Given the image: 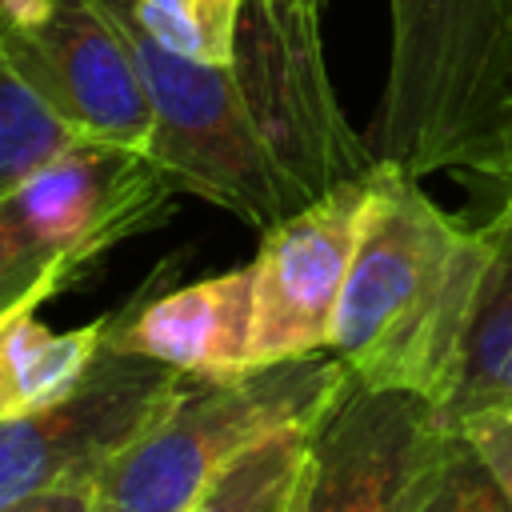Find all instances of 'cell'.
Wrapping results in <instances>:
<instances>
[{
	"mask_svg": "<svg viewBox=\"0 0 512 512\" xmlns=\"http://www.w3.org/2000/svg\"><path fill=\"white\" fill-rule=\"evenodd\" d=\"M488 260L484 224L448 216L412 172L376 160L328 352L364 388H400L444 408Z\"/></svg>",
	"mask_w": 512,
	"mask_h": 512,
	"instance_id": "obj_1",
	"label": "cell"
},
{
	"mask_svg": "<svg viewBox=\"0 0 512 512\" xmlns=\"http://www.w3.org/2000/svg\"><path fill=\"white\" fill-rule=\"evenodd\" d=\"M392 52L368 148L420 176L512 192V0H388ZM500 208V204H496Z\"/></svg>",
	"mask_w": 512,
	"mask_h": 512,
	"instance_id": "obj_2",
	"label": "cell"
},
{
	"mask_svg": "<svg viewBox=\"0 0 512 512\" xmlns=\"http://www.w3.org/2000/svg\"><path fill=\"white\" fill-rule=\"evenodd\" d=\"M352 384L332 352L236 376H184L164 408L96 472L88 512H180L264 436L320 424Z\"/></svg>",
	"mask_w": 512,
	"mask_h": 512,
	"instance_id": "obj_3",
	"label": "cell"
},
{
	"mask_svg": "<svg viewBox=\"0 0 512 512\" xmlns=\"http://www.w3.org/2000/svg\"><path fill=\"white\" fill-rule=\"evenodd\" d=\"M104 8L120 24L148 92V156L176 192H192L256 232L308 204L256 128L232 64H200L160 48L136 24L128 0H104Z\"/></svg>",
	"mask_w": 512,
	"mask_h": 512,
	"instance_id": "obj_4",
	"label": "cell"
},
{
	"mask_svg": "<svg viewBox=\"0 0 512 512\" xmlns=\"http://www.w3.org/2000/svg\"><path fill=\"white\" fill-rule=\"evenodd\" d=\"M328 0H244L232 72L292 184L320 192L364 176L376 156L352 132L324 60Z\"/></svg>",
	"mask_w": 512,
	"mask_h": 512,
	"instance_id": "obj_5",
	"label": "cell"
},
{
	"mask_svg": "<svg viewBox=\"0 0 512 512\" xmlns=\"http://www.w3.org/2000/svg\"><path fill=\"white\" fill-rule=\"evenodd\" d=\"M0 60L80 140L148 152V92L104 0H0Z\"/></svg>",
	"mask_w": 512,
	"mask_h": 512,
	"instance_id": "obj_6",
	"label": "cell"
},
{
	"mask_svg": "<svg viewBox=\"0 0 512 512\" xmlns=\"http://www.w3.org/2000/svg\"><path fill=\"white\" fill-rule=\"evenodd\" d=\"M180 384L184 372L104 344L68 396L0 424V508L48 488L92 484Z\"/></svg>",
	"mask_w": 512,
	"mask_h": 512,
	"instance_id": "obj_7",
	"label": "cell"
},
{
	"mask_svg": "<svg viewBox=\"0 0 512 512\" xmlns=\"http://www.w3.org/2000/svg\"><path fill=\"white\" fill-rule=\"evenodd\" d=\"M448 440L452 424L432 400L352 384L316 428L288 512H412Z\"/></svg>",
	"mask_w": 512,
	"mask_h": 512,
	"instance_id": "obj_8",
	"label": "cell"
},
{
	"mask_svg": "<svg viewBox=\"0 0 512 512\" xmlns=\"http://www.w3.org/2000/svg\"><path fill=\"white\" fill-rule=\"evenodd\" d=\"M172 180L140 148L72 140L20 180L0 208L48 256L84 272L120 240L156 228L172 204Z\"/></svg>",
	"mask_w": 512,
	"mask_h": 512,
	"instance_id": "obj_9",
	"label": "cell"
},
{
	"mask_svg": "<svg viewBox=\"0 0 512 512\" xmlns=\"http://www.w3.org/2000/svg\"><path fill=\"white\" fill-rule=\"evenodd\" d=\"M364 176L320 192L260 232L252 260V368L328 352L360 228Z\"/></svg>",
	"mask_w": 512,
	"mask_h": 512,
	"instance_id": "obj_10",
	"label": "cell"
},
{
	"mask_svg": "<svg viewBox=\"0 0 512 512\" xmlns=\"http://www.w3.org/2000/svg\"><path fill=\"white\" fill-rule=\"evenodd\" d=\"M104 344L184 376H236L252 368V264L168 292H140L112 312Z\"/></svg>",
	"mask_w": 512,
	"mask_h": 512,
	"instance_id": "obj_11",
	"label": "cell"
},
{
	"mask_svg": "<svg viewBox=\"0 0 512 512\" xmlns=\"http://www.w3.org/2000/svg\"><path fill=\"white\" fill-rule=\"evenodd\" d=\"M108 320L112 312L84 328L52 332L36 320V304L0 312V424L68 396L96 364Z\"/></svg>",
	"mask_w": 512,
	"mask_h": 512,
	"instance_id": "obj_12",
	"label": "cell"
},
{
	"mask_svg": "<svg viewBox=\"0 0 512 512\" xmlns=\"http://www.w3.org/2000/svg\"><path fill=\"white\" fill-rule=\"evenodd\" d=\"M492 260L468 324L460 380L440 408L448 424L472 412H512V220L488 216Z\"/></svg>",
	"mask_w": 512,
	"mask_h": 512,
	"instance_id": "obj_13",
	"label": "cell"
},
{
	"mask_svg": "<svg viewBox=\"0 0 512 512\" xmlns=\"http://www.w3.org/2000/svg\"><path fill=\"white\" fill-rule=\"evenodd\" d=\"M320 424H296L264 436L180 512H288L304 484Z\"/></svg>",
	"mask_w": 512,
	"mask_h": 512,
	"instance_id": "obj_14",
	"label": "cell"
},
{
	"mask_svg": "<svg viewBox=\"0 0 512 512\" xmlns=\"http://www.w3.org/2000/svg\"><path fill=\"white\" fill-rule=\"evenodd\" d=\"M72 140L80 136L0 60V200Z\"/></svg>",
	"mask_w": 512,
	"mask_h": 512,
	"instance_id": "obj_15",
	"label": "cell"
},
{
	"mask_svg": "<svg viewBox=\"0 0 512 512\" xmlns=\"http://www.w3.org/2000/svg\"><path fill=\"white\" fill-rule=\"evenodd\" d=\"M136 24L168 52L200 64H232L244 0H128Z\"/></svg>",
	"mask_w": 512,
	"mask_h": 512,
	"instance_id": "obj_16",
	"label": "cell"
},
{
	"mask_svg": "<svg viewBox=\"0 0 512 512\" xmlns=\"http://www.w3.org/2000/svg\"><path fill=\"white\" fill-rule=\"evenodd\" d=\"M412 512H512V500L476 448L452 428V440Z\"/></svg>",
	"mask_w": 512,
	"mask_h": 512,
	"instance_id": "obj_17",
	"label": "cell"
},
{
	"mask_svg": "<svg viewBox=\"0 0 512 512\" xmlns=\"http://www.w3.org/2000/svg\"><path fill=\"white\" fill-rule=\"evenodd\" d=\"M80 272L44 248H36L0 208V312L20 304H44L48 296L64 292Z\"/></svg>",
	"mask_w": 512,
	"mask_h": 512,
	"instance_id": "obj_18",
	"label": "cell"
},
{
	"mask_svg": "<svg viewBox=\"0 0 512 512\" xmlns=\"http://www.w3.org/2000/svg\"><path fill=\"white\" fill-rule=\"evenodd\" d=\"M452 428L476 448V456L488 464V472L512 500V412H472Z\"/></svg>",
	"mask_w": 512,
	"mask_h": 512,
	"instance_id": "obj_19",
	"label": "cell"
},
{
	"mask_svg": "<svg viewBox=\"0 0 512 512\" xmlns=\"http://www.w3.org/2000/svg\"><path fill=\"white\" fill-rule=\"evenodd\" d=\"M88 488L92 484H64V488H48L36 492L28 500H16L0 512H88Z\"/></svg>",
	"mask_w": 512,
	"mask_h": 512,
	"instance_id": "obj_20",
	"label": "cell"
},
{
	"mask_svg": "<svg viewBox=\"0 0 512 512\" xmlns=\"http://www.w3.org/2000/svg\"><path fill=\"white\" fill-rule=\"evenodd\" d=\"M492 216H504V220H512V192H508V196L500 200V208H496Z\"/></svg>",
	"mask_w": 512,
	"mask_h": 512,
	"instance_id": "obj_21",
	"label": "cell"
}]
</instances>
